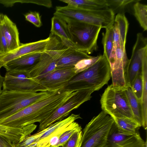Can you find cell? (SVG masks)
I'll use <instances>...</instances> for the list:
<instances>
[{
	"instance_id": "1",
	"label": "cell",
	"mask_w": 147,
	"mask_h": 147,
	"mask_svg": "<svg viewBox=\"0 0 147 147\" xmlns=\"http://www.w3.org/2000/svg\"><path fill=\"white\" fill-rule=\"evenodd\" d=\"M75 93L70 91H56L47 98L0 120V124L22 128L35 123H39L53 113Z\"/></svg>"
},
{
	"instance_id": "2",
	"label": "cell",
	"mask_w": 147,
	"mask_h": 147,
	"mask_svg": "<svg viewBox=\"0 0 147 147\" xmlns=\"http://www.w3.org/2000/svg\"><path fill=\"white\" fill-rule=\"evenodd\" d=\"M111 78L108 61L103 55L92 66L73 77L62 90L76 91L91 89L97 91L107 84Z\"/></svg>"
},
{
	"instance_id": "3",
	"label": "cell",
	"mask_w": 147,
	"mask_h": 147,
	"mask_svg": "<svg viewBox=\"0 0 147 147\" xmlns=\"http://www.w3.org/2000/svg\"><path fill=\"white\" fill-rule=\"evenodd\" d=\"M127 34L125 32L113 33V47L108 60L113 87L123 90L129 87L127 72L129 59L125 48Z\"/></svg>"
},
{
	"instance_id": "4",
	"label": "cell",
	"mask_w": 147,
	"mask_h": 147,
	"mask_svg": "<svg viewBox=\"0 0 147 147\" xmlns=\"http://www.w3.org/2000/svg\"><path fill=\"white\" fill-rule=\"evenodd\" d=\"M55 15L66 23L84 22L106 29L112 26L115 15L109 8L96 10H86L67 5L56 7Z\"/></svg>"
},
{
	"instance_id": "5",
	"label": "cell",
	"mask_w": 147,
	"mask_h": 147,
	"mask_svg": "<svg viewBox=\"0 0 147 147\" xmlns=\"http://www.w3.org/2000/svg\"><path fill=\"white\" fill-rule=\"evenodd\" d=\"M55 91L30 92L2 91L0 95V120L47 98Z\"/></svg>"
},
{
	"instance_id": "6",
	"label": "cell",
	"mask_w": 147,
	"mask_h": 147,
	"mask_svg": "<svg viewBox=\"0 0 147 147\" xmlns=\"http://www.w3.org/2000/svg\"><path fill=\"white\" fill-rule=\"evenodd\" d=\"M114 123L113 118L102 111L86 125L79 147H102Z\"/></svg>"
},
{
	"instance_id": "7",
	"label": "cell",
	"mask_w": 147,
	"mask_h": 147,
	"mask_svg": "<svg viewBox=\"0 0 147 147\" xmlns=\"http://www.w3.org/2000/svg\"><path fill=\"white\" fill-rule=\"evenodd\" d=\"M67 23L73 48L88 54L97 51V41L101 27L80 22Z\"/></svg>"
},
{
	"instance_id": "8",
	"label": "cell",
	"mask_w": 147,
	"mask_h": 147,
	"mask_svg": "<svg viewBox=\"0 0 147 147\" xmlns=\"http://www.w3.org/2000/svg\"><path fill=\"white\" fill-rule=\"evenodd\" d=\"M100 102L102 111L112 118L127 117L134 120L125 90L116 89L112 84L109 85Z\"/></svg>"
},
{
	"instance_id": "9",
	"label": "cell",
	"mask_w": 147,
	"mask_h": 147,
	"mask_svg": "<svg viewBox=\"0 0 147 147\" xmlns=\"http://www.w3.org/2000/svg\"><path fill=\"white\" fill-rule=\"evenodd\" d=\"M95 91L91 89H83L76 91L75 93L68 99L49 116L39 123L38 132L58 121L65 118L73 110L79 107L84 102L90 99L91 94Z\"/></svg>"
},
{
	"instance_id": "10",
	"label": "cell",
	"mask_w": 147,
	"mask_h": 147,
	"mask_svg": "<svg viewBox=\"0 0 147 147\" xmlns=\"http://www.w3.org/2000/svg\"><path fill=\"white\" fill-rule=\"evenodd\" d=\"M2 91L38 92L47 90L40 84L31 79L26 72L6 71Z\"/></svg>"
},
{
	"instance_id": "11",
	"label": "cell",
	"mask_w": 147,
	"mask_h": 147,
	"mask_svg": "<svg viewBox=\"0 0 147 147\" xmlns=\"http://www.w3.org/2000/svg\"><path fill=\"white\" fill-rule=\"evenodd\" d=\"M82 119L80 114H71L63 119L57 121L45 128L46 130L40 137L36 147H53L58 143L62 134L77 123L76 120Z\"/></svg>"
},
{
	"instance_id": "12",
	"label": "cell",
	"mask_w": 147,
	"mask_h": 147,
	"mask_svg": "<svg viewBox=\"0 0 147 147\" xmlns=\"http://www.w3.org/2000/svg\"><path fill=\"white\" fill-rule=\"evenodd\" d=\"M66 48L61 43L57 48L43 53L38 62L28 73L30 78L39 83L40 80L55 70L57 60Z\"/></svg>"
},
{
	"instance_id": "13",
	"label": "cell",
	"mask_w": 147,
	"mask_h": 147,
	"mask_svg": "<svg viewBox=\"0 0 147 147\" xmlns=\"http://www.w3.org/2000/svg\"><path fill=\"white\" fill-rule=\"evenodd\" d=\"M54 46V42L50 37L33 42L20 43L16 49L0 54V69L7 63L16 59L32 53H43L52 49Z\"/></svg>"
},
{
	"instance_id": "14",
	"label": "cell",
	"mask_w": 147,
	"mask_h": 147,
	"mask_svg": "<svg viewBox=\"0 0 147 147\" xmlns=\"http://www.w3.org/2000/svg\"><path fill=\"white\" fill-rule=\"evenodd\" d=\"M147 145L139 133L131 134L118 129L114 122L109 132L106 142L102 147H145Z\"/></svg>"
},
{
	"instance_id": "15",
	"label": "cell",
	"mask_w": 147,
	"mask_h": 147,
	"mask_svg": "<svg viewBox=\"0 0 147 147\" xmlns=\"http://www.w3.org/2000/svg\"><path fill=\"white\" fill-rule=\"evenodd\" d=\"M147 47V38L142 33L137 34L136 40L129 59L127 78L129 86L131 87L138 74L142 72L143 53Z\"/></svg>"
},
{
	"instance_id": "16",
	"label": "cell",
	"mask_w": 147,
	"mask_h": 147,
	"mask_svg": "<svg viewBox=\"0 0 147 147\" xmlns=\"http://www.w3.org/2000/svg\"><path fill=\"white\" fill-rule=\"evenodd\" d=\"M74 67L55 69L40 80L39 83L47 91L62 90L77 74Z\"/></svg>"
},
{
	"instance_id": "17",
	"label": "cell",
	"mask_w": 147,
	"mask_h": 147,
	"mask_svg": "<svg viewBox=\"0 0 147 147\" xmlns=\"http://www.w3.org/2000/svg\"><path fill=\"white\" fill-rule=\"evenodd\" d=\"M43 53H33L13 59L3 67L6 71L28 73L37 63Z\"/></svg>"
},
{
	"instance_id": "18",
	"label": "cell",
	"mask_w": 147,
	"mask_h": 147,
	"mask_svg": "<svg viewBox=\"0 0 147 147\" xmlns=\"http://www.w3.org/2000/svg\"><path fill=\"white\" fill-rule=\"evenodd\" d=\"M36 127L34 124L22 128L10 127L0 124V135L15 144L21 142L30 135Z\"/></svg>"
},
{
	"instance_id": "19",
	"label": "cell",
	"mask_w": 147,
	"mask_h": 147,
	"mask_svg": "<svg viewBox=\"0 0 147 147\" xmlns=\"http://www.w3.org/2000/svg\"><path fill=\"white\" fill-rule=\"evenodd\" d=\"M1 25L9 51L18 48L20 43L16 24L7 15L2 14Z\"/></svg>"
},
{
	"instance_id": "20",
	"label": "cell",
	"mask_w": 147,
	"mask_h": 147,
	"mask_svg": "<svg viewBox=\"0 0 147 147\" xmlns=\"http://www.w3.org/2000/svg\"><path fill=\"white\" fill-rule=\"evenodd\" d=\"M59 38L63 45L67 47H73L67 23L61 18L55 15L51 19L50 34Z\"/></svg>"
},
{
	"instance_id": "21",
	"label": "cell",
	"mask_w": 147,
	"mask_h": 147,
	"mask_svg": "<svg viewBox=\"0 0 147 147\" xmlns=\"http://www.w3.org/2000/svg\"><path fill=\"white\" fill-rule=\"evenodd\" d=\"M73 47H67L57 60L55 69L74 67L79 61L91 57Z\"/></svg>"
},
{
	"instance_id": "22",
	"label": "cell",
	"mask_w": 147,
	"mask_h": 147,
	"mask_svg": "<svg viewBox=\"0 0 147 147\" xmlns=\"http://www.w3.org/2000/svg\"><path fill=\"white\" fill-rule=\"evenodd\" d=\"M142 75L143 90L141 101L142 112V126L146 129L147 126V48L143 53Z\"/></svg>"
},
{
	"instance_id": "23",
	"label": "cell",
	"mask_w": 147,
	"mask_h": 147,
	"mask_svg": "<svg viewBox=\"0 0 147 147\" xmlns=\"http://www.w3.org/2000/svg\"><path fill=\"white\" fill-rule=\"evenodd\" d=\"M67 5L86 10H100L108 8L106 0H60Z\"/></svg>"
},
{
	"instance_id": "24",
	"label": "cell",
	"mask_w": 147,
	"mask_h": 147,
	"mask_svg": "<svg viewBox=\"0 0 147 147\" xmlns=\"http://www.w3.org/2000/svg\"><path fill=\"white\" fill-rule=\"evenodd\" d=\"M108 7L115 15H125L126 12L130 11L134 4L140 0H106Z\"/></svg>"
},
{
	"instance_id": "25",
	"label": "cell",
	"mask_w": 147,
	"mask_h": 147,
	"mask_svg": "<svg viewBox=\"0 0 147 147\" xmlns=\"http://www.w3.org/2000/svg\"><path fill=\"white\" fill-rule=\"evenodd\" d=\"M118 129L127 134H135L141 126L134 119L127 117L112 118Z\"/></svg>"
},
{
	"instance_id": "26",
	"label": "cell",
	"mask_w": 147,
	"mask_h": 147,
	"mask_svg": "<svg viewBox=\"0 0 147 147\" xmlns=\"http://www.w3.org/2000/svg\"><path fill=\"white\" fill-rule=\"evenodd\" d=\"M134 120L142 126V112L140 102L133 93L130 87L125 90Z\"/></svg>"
},
{
	"instance_id": "27",
	"label": "cell",
	"mask_w": 147,
	"mask_h": 147,
	"mask_svg": "<svg viewBox=\"0 0 147 147\" xmlns=\"http://www.w3.org/2000/svg\"><path fill=\"white\" fill-rule=\"evenodd\" d=\"M133 13L140 25L144 31L147 30V5L140 2L135 3L133 5Z\"/></svg>"
},
{
	"instance_id": "28",
	"label": "cell",
	"mask_w": 147,
	"mask_h": 147,
	"mask_svg": "<svg viewBox=\"0 0 147 147\" xmlns=\"http://www.w3.org/2000/svg\"><path fill=\"white\" fill-rule=\"evenodd\" d=\"M113 25L105 29V32L102 33V43L104 50L103 55L107 58L108 60L113 45Z\"/></svg>"
},
{
	"instance_id": "29",
	"label": "cell",
	"mask_w": 147,
	"mask_h": 147,
	"mask_svg": "<svg viewBox=\"0 0 147 147\" xmlns=\"http://www.w3.org/2000/svg\"><path fill=\"white\" fill-rule=\"evenodd\" d=\"M102 55L82 59L78 62L74 69L77 74L89 68L97 62L101 57Z\"/></svg>"
},
{
	"instance_id": "30",
	"label": "cell",
	"mask_w": 147,
	"mask_h": 147,
	"mask_svg": "<svg viewBox=\"0 0 147 147\" xmlns=\"http://www.w3.org/2000/svg\"><path fill=\"white\" fill-rule=\"evenodd\" d=\"M45 129L30 136L26 137L22 141L15 144L16 147H36V145L40 137L45 131Z\"/></svg>"
},
{
	"instance_id": "31",
	"label": "cell",
	"mask_w": 147,
	"mask_h": 147,
	"mask_svg": "<svg viewBox=\"0 0 147 147\" xmlns=\"http://www.w3.org/2000/svg\"><path fill=\"white\" fill-rule=\"evenodd\" d=\"M130 87L134 95L141 103L143 90L142 71L137 76Z\"/></svg>"
},
{
	"instance_id": "32",
	"label": "cell",
	"mask_w": 147,
	"mask_h": 147,
	"mask_svg": "<svg viewBox=\"0 0 147 147\" xmlns=\"http://www.w3.org/2000/svg\"><path fill=\"white\" fill-rule=\"evenodd\" d=\"M82 130L81 126L77 123L72 128L64 132L59 138L57 144L53 147L62 146L68 140L71 136L76 131Z\"/></svg>"
},
{
	"instance_id": "33",
	"label": "cell",
	"mask_w": 147,
	"mask_h": 147,
	"mask_svg": "<svg viewBox=\"0 0 147 147\" xmlns=\"http://www.w3.org/2000/svg\"><path fill=\"white\" fill-rule=\"evenodd\" d=\"M82 135V130L74 133L62 147H79Z\"/></svg>"
},
{
	"instance_id": "34",
	"label": "cell",
	"mask_w": 147,
	"mask_h": 147,
	"mask_svg": "<svg viewBox=\"0 0 147 147\" xmlns=\"http://www.w3.org/2000/svg\"><path fill=\"white\" fill-rule=\"evenodd\" d=\"M25 19L37 27L42 25L41 16L39 13L36 11H30L24 15Z\"/></svg>"
},
{
	"instance_id": "35",
	"label": "cell",
	"mask_w": 147,
	"mask_h": 147,
	"mask_svg": "<svg viewBox=\"0 0 147 147\" xmlns=\"http://www.w3.org/2000/svg\"><path fill=\"white\" fill-rule=\"evenodd\" d=\"M9 51L7 44L3 34L1 24L0 26V54L5 53Z\"/></svg>"
},
{
	"instance_id": "36",
	"label": "cell",
	"mask_w": 147,
	"mask_h": 147,
	"mask_svg": "<svg viewBox=\"0 0 147 147\" xmlns=\"http://www.w3.org/2000/svg\"><path fill=\"white\" fill-rule=\"evenodd\" d=\"M21 3H31L50 8L52 7V1L49 0H30L21 1Z\"/></svg>"
},
{
	"instance_id": "37",
	"label": "cell",
	"mask_w": 147,
	"mask_h": 147,
	"mask_svg": "<svg viewBox=\"0 0 147 147\" xmlns=\"http://www.w3.org/2000/svg\"><path fill=\"white\" fill-rule=\"evenodd\" d=\"M0 147H16L15 144L0 135Z\"/></svg>"
},
{
	"instance_id": "38",
	"label": "cell",
	"mask_w": 147,
	"mask_h": 147,
	"mask_svg": "<svg viewBox=\"0 0 147 147\" xmlns=\"http://www.w3.org/2000/svg\"><path fill=\"white\" fill-rule=\"evenodd\" d=\"M4 80V77H3L0 73V95L2 92V90L3 84Z\"/></svg>"
},
{
	"instance_id": "39",
	"label": "cell",
	"mask_w": 147,
	"mask_h": 147,
	"mask_svg": "<svg viewBox=\"0 0 147 147\" xmlns=\"http://www.w3.org/2000/svg\"><path fill=\"white\" fill-rule=\"evenodd\" d=\"M2 14V13H0V26L1 23Z\"/></svg>"
},
{
	"instance_id": "40",
	"label": "cell",
	"mask_w": 147,
	"mask_h": 147,
	"mask_svg": "<svg viewBox=\"0 0 147 147\" xmlns=\"http://www.w3.org/2000/svg\"><path fill=\"white\" fill-rule=\"evenodd\" d=\"M62 147V146H59V147Z\"/></svg>"
}]
</instances>
